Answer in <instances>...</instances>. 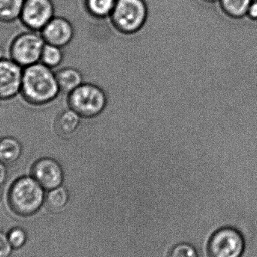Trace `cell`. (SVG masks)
Returning a JSON list of instances; mask_svg holds the SVG:
<instances>
[{"mask_svg":"<svg viewBox=\"0 0 257 257\" xmlns=\"http://www.w3.org/2000/svg\"><path fill=\"white\" fill-rule=\"evenodd\" d=\"M24 69L12 59L0 60V100H9L21 93Z\"/></svg>","mask_w":257,"mask_h":257,"instance_id":"9c48e42d","label":"cell"},{"mask_svg":"<svg viewBox=\"0 0 257 257\" xmlns=\"http://www.w3.org/2000/svg\"><path fill=\"white\" fill-rule=\"evenodd\" d=\"M4 58V50H3V47L0 45V60Z\"/></svg>","mask_w":257,"mask_h":257,"instance_id":"cb8c5ba5","label":"cell"},{"mask_svg":"<svg viewBox=\"0 0 257 257\" xmlns=\"http://www.w3.org/2000/svg\"><path fill=\"white\" fill-rule=\"evenodd\" d=\"M69 105L80 117L90 118L99 115L103 111L106 98L99 87L83 84L69 93Z\"/></svg>","mask_w":257,"mask_h":257,"instance_id":"8992f818","label":"cell"},{"mask_svg":"<svg viewBox=\"0 0 257 257\" xmlns=\"http://www.w3.org/2000/svg\"><path fill=\"white\" fill-rule=\"evenodd\" d=\"M246 16L250 20L257 21V0L252 1Z\"/></svg>","mask_w":257,"mask_h":257,"instance_id":"7402d4cb","label":"cell"},{"mask_svg":"<svg viewBox=\"0 0 257 257\" xmlns=\"http://www.w3.org/2000/svg\"><path fill=\"white\" fill-rule=\"evenodd\" d=\"M12 252V245L9 238L0 232V257H9Z\"/></svg>","mask_w":257,"mask_h":257,"instance_id":"44dd1931","label":"cell"},{"mask_svg":"<svg viewBox=\"0 0 257 257\" xmlns=\"http://www.w3.org/2000/svg\"><path fill=\"white\" fill-rule=\"evenodd\" d=\"M60 92L51 68L41 62L24 68L21 94L29 105L39 107L51 103Z\"/></svg>","mask_w":257,"mask_h":257,"instance_id":"6da1fadb","label":"cell"},{"mask_svg":"<svg viewBox=\"0 0 257 257\" xmlns=\"http://www.w3.org/2000/svg\"><path fill=\"white\" fill-rule=\"evenodd\" d=\"M80 123V116L73 110H66L57 116L54 123L56 133L61 137L73 134Z\"/></svg>","mask_w":257,"mask_h":257,"instance_id":"7c38bea8","label":"cell"},{"mask_svg":"<svg viewBox=\"0 0 257 257\" xmlns=\"http://www.w3.org/2000/svg\"><path fill=\"white\" fill-rule=\"evenodd\" d=\"M245 247L244 235L238 229L224 226L210 237L207 251L209 257H242Z\"/></svg>","mask_w":257,"mask_h":257,"instance_id":"5b68a950","label":"cell"},{"mask_svg":"<svg viewBox=\"0 0 257 257\" xmlns=\"http://www.w3.org/2000/svg\"><path fill=\"white\" fill-rule=\"evenodd\" d=\"M60 91L63 93H72L81 84V75L76 69L66 68L55 74Z\"/></svg>","mask_w":257,"mask_h":257,"instance_id":"4fadbf2b","label":"cell"},{"mask_svg":"<svg viewBox=\"0 0 257 257\" xmlns=\"http://www.w3.org/2000/svg\"><path fill=\"white\" fill-rule=\"evenodd\" d=\"M30 175L47 190L61 186L64 177L61 165L48 157H41L33 163Z\"/></svg>","mask_w":257,"mask_h":257,"instance_id":"ba28073f","label":"cell"},{"mask_svg":"<svg viewBox=\"0 0 257 257\" xmlns=\"http://www.w3.org/2000/svg\"><path fill=\"white\" fill-rule=\"evenodd\" d=\"M2 196H3V194H2V191L1 190H0V202H1L2 200Z\"/></svg>","mask_w":257,"mask_h":257,"instance_id":"484cf974","label":"cell"},{"mask_svg":"<svg viewBox=\"0 0 257 257\" xmlns=\"http://www.w3.org/2000/svg\"><path fill=\"white\" fill-rule=\"evenodd\" d=\"M24 0H0V22L12 24L20 20Z\"/></svg>","mask_w":257,"mask_h":257,"instance_id":"2e32d148","label":"cell"},{"mask_svg":"<svg viewBox=\"0 0 257 257\" xmlns=\"http://www.w3.org/2000/svg\"><path fill=\"white\" fill-rule=\"evenodd\" d=\"M40 33L45 43L63 48L73 39L75 29L69 19L55 15Z\"/></svg>","mask_w":257,"mask_h":257,"instance_id":"30bf717a","label":"cell"},{"mask_svg":"<svg viewBox=\"0 0 257 257\" xmlns=\"http://www.w3.org/2000/svg\"><path fill=\"white\" fill-rule=\"evenodd\" d=\"M117 0H84L87 13L96 19L109 18Z\"/></svg>","mask_w":257,"mask_h":257,"instance_id":"5bb4252c","label":"cell"},{"mask_svg":"<svg viewBox=\"0 0 257 257\" xmlns=\"http://www.w3.org/2000/svg\"><path fill=\"white\" fill-rule=\"evenodd\" d=\"M63 53L62 48L45 43L41 54L40 62L48 67H57L63 61Z\"/></svg>","mask_w":257,"mask_h":257,"instance_id":"ac0fdd59","label":"cell"},{"mask_svg":"<svg viewBox=\"0 0 257 257\" xmlns=\"http://www.w3.org/2000/svg\"><path fill=\"white\" fill-rule=\"evenodd\" d=\"M69 201V193L65 187L60 186L49 190L45 196V203L48 211L53 213L62 211Z\"/></svg>","mask_w":257,"mask_h":257,"instance_id":"9a60e30c","label":"cell"},{"mask_svg":"<svg viewBox=\"0 0 257 257\" xmlns=\"http://www.w3.org/2000/svg\"><path fill=\"white\" fill-rule=\"evenodd\" d=\"M168 257H199L194 246L188 243H180L174 246Z\"/></svg>","mask_w":257,"mask_h":257,"instance_id":"d6986e66","label":"cell"},{"mask_svg":"<svg viewBox=\"0 0 257 257\" xmlns=\"http://www.w3.org/2000/svg\"><path fill=\"white\" fill-rule=\"evenodd\" d=\"M148 17L145 0H117L109 19L116 30L131 35L143 28Z\"/></svg>","mask_w":257,"mask_h":257,"instance_id":"3957f363","label":"cell"},{"mask_svg":"<svg viewBox=\"0 0 257 257\" xmlns=\"http://www.w3.org/2000/svg\"><path fill=\"white\" fill-rule=\"evenodd\" d=\"M54 16L53 0H24L20 21L28 30L41 32Z\"/></svg>","mask_w":257,"mask_h":257,"instance_id":"52a82bcc","label":"cell"},{"mask_svg":"<svg viewBox=\"0 0 257 257\" xmlns=\"http://www.w3.org/2000/svg\"><path fill=\"white\" fill-rule=\"evenodd\" d=\"M44 190L31 175L18 177L12 182L8 193L11 209L22 217L36 214L45 202Z\"/></svg>","mask_w":257,"mask_h":257,"instance_id":"7a4b0ae2","label":"cell"},{"mask_svg":"<svg viewBox=\"0 0 257 257\" xmlns=\"http://www.w3.org/2000/svg\"><path fill=\"white\" fill-rule=\"evenodd\" d=\"M22 154V144L17 138L8 136L0 139V161L6 166L18 163Z\"/></svg>","mask_w":257,"mask_h":257,"instance_id":"8fae6325","label":"cell"},{"mask_svg":"<svg viewBox=\"0 0 257 257\" xmlns=\"http://www.w3.org/2000/svg\"><path fill=\"white\" fill-rule=\"evenodd\" d=\"M8 170L7 166L3 162L0 161V187L6 182L7 179Z\"/></svg>","mask_w":257,"mask_h":257,"instance_id":"603a6c76","label":"cell"},{"mask_svg":"<svg viewBox=\"0 0 257 257\" xmlns=\"http://www.w3.org/2000/svg\"><path fill=\"white\" fill-rule=\"evenodd\" d=\"M9 242L12 247L14 248H21L27 241V235L25 232L21 228H15L9 232Z\"/></svg>","mask_w":257,"mask_h":257,"instance_id":"ffe728a7","label":"cell"},{"mask_svg":"<svg viewBox=\"0 0 257 257\" xmlns=\"http://www.w3.org/2000/svg\"><path fill=\"white\" fill-rule=\"evenodd\" d=\"M45 42L40 32H23L15 36L9 48L11 59L23 68L40 62Z\"/></svg>","mask_w":257,"mask_h":257,"instance_id":"277c9868","label":"cell"},{"mask_svg":"<svg viewBox=\"0 0 257 257\" xmlns=\"http://www.w3.org/2000/svg\"><path fill=\"white\" fill-rule=\"evenodd\" d=\"M252 1L253 0H220L217 3L223 13L238 18L247 15Z\"/></svg>","mask_w":257,"mask_h":257,"instance_id":"e0dca14e","label":"cell"},{"mask_svg":"<svg viewBox=\"0 0 257 257\" xmlns=\"http://www.w3.org/2000/svg\"><path fill=\"white\" fill-rule=\"evenodd\" d=\"M202 1L205 2V3H212V4H214V3H218L220 0H202Z\"/></svg>","mask_w":257,"mask_h":257,"instance_id":"d4e9b609","label":"cell"}]
</instances>
